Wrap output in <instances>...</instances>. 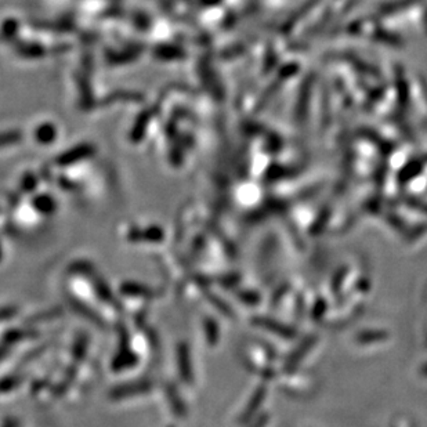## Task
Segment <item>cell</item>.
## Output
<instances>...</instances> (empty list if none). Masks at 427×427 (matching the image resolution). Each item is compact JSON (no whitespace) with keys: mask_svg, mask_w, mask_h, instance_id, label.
<instances>
[{"mask_svg":"<svg viewBox=\"0 0 427 427\" xmlns=\"http://www.w3.org/2000/svg\"><path fill=\"white\" fill-rule=\"evenodd\" d=\"M178 361H180V372L184 380H191V364H190V354L185 346H180L178 350Z\"/></svg>","mask_w":427,"mask_h":427,"instance_id":"obj_1","label":"cell"},{"mask_svg":"<svg viewBox=\"0 0 427 427\" xmlns=\"http://www.w3.org/2000/svg\"><path fill=\"white\" fill-rule=\"evenodd\" d=\"M130 238L137 239V241L147 239V241H151V242H159L160 239L163 238V233L158 228H150V230H147L144 233H133V234H130Z\"/></svg>","mask_w":427,"mask_h":427,"instance_id":"obj_2","label":"cell"},{"mask_svg":"<svg viewBox=\"0 0 427 427\" xmlns=\"http://www.w3.org/2000/svg\"><path fill=\"white\" fill-rule=\"evenodd\" d=\"M122 292L126 294H133V296H151L154 292H152L150 288H145L142 285H136V284H126L123 288H122Z\"/></svg>","mask_w":427,"mask_h":427,"instance_id":"obj_3","label":"cell"},{"mask_svg":"<svg viewBox=\"0 0 427 427\" xmlns=\"http://www.w3.org/2000/svg\"><path fill=\"white\" fill-rule=\"evenodd\" d=\"M147 388H148L147 386H142V385H136V386H132V387H122V388L115 390V391H114V395H115V397H126V395H129L130 393H140V391H144V390H147Z\"/></svg>","mask_w":427,"mask_h":427,"instance_id":"obj_4","label":"cell"}]
</instances>
